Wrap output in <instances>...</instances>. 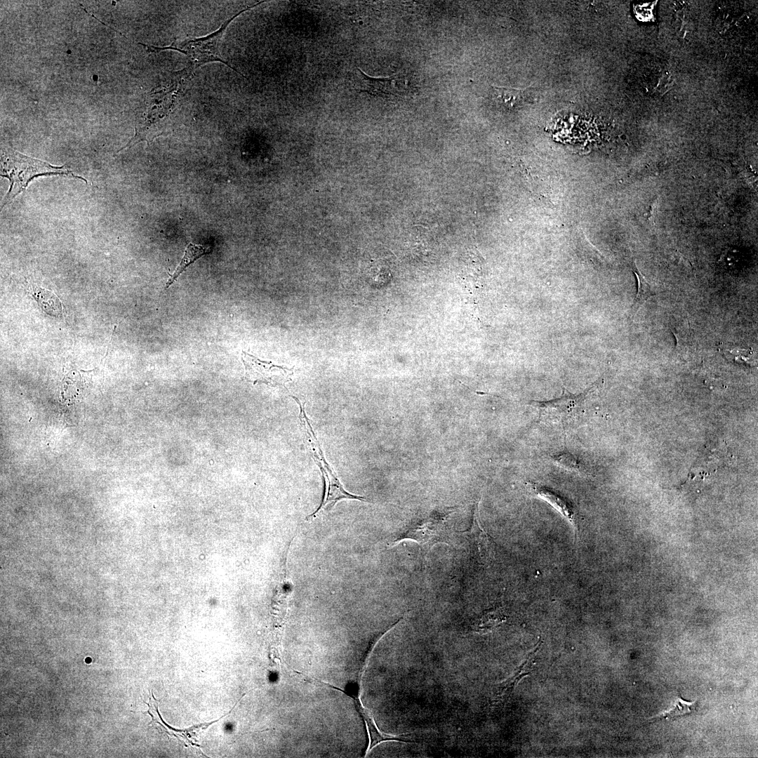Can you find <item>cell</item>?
I'll list each match as a JSON object with an SVG mask.
<instances>
[{"label":"cell","instance_id":"obj_1","mask_svg":"<svg viewBox=\"0 0 758 758\" xmlns=\"http://www.w3.org/2000/svg\"><path fill=\"white\" fill-rule=\"evenodd\" d=\"M194 70L190 66L166 72L157 85L142 95L135 109V134L118 152L142 141L149 145L166 132L172 124V115L191 88Z\"/></svg>","mask_w":758,"mask_h":758},{"label":"cell","instance_id":"obj_2","mask_svg":"<svg viewBox=\"0 0 758 758\" xmlns=\"http://www.w3.org/2000/svg\"><path fill=\"white\" fill-rule=\"evenodd\" d=\"M49 175L73 177L87 182L84 178L74 175L65 166H53L46 161L26 156L10 147L2 148L1 176L9 180L10 187L3 199L1 208L11 203L20 193L25 191L34 178Z\"/></svg>","mask_w":758,"mask_h":758},{"label":"cell","instance_id":"obj_3","mask_svg":"<svg viewBox=\"0 0 758 758\" xmlns=\"http://www.w3.org/2000/svg\"><path fill=\"white\" fill-rule=\"evenodd\" d=\"M260 1L255 4L247 8H245L237 14L233 15L231 18L226 20L221 27L215 32L208 34L206 36L194 39L192 40H186L180 42H174L171 45L164 47H157L154 46H148L146 44H140V45L145 47L149 53H154L165 50H171L178 51L185 55L191 62V66L195 69L200 66L211 62H220L232 69L235 72H239L235 68L232 67L229 63L224 60L220 53V44L222 35L225 33L227 27L230 22L240 13L246 11L258 4L262 3Z\"/></svg>","mask_w":758,"mask_h":758},{"label":"cell","instance_id":"obj_4","mask_svg":"<svg viewBox=\"0 0 758 758\" xmlns=\"http://www.w3.org/2000/svg\"><path fill=\"white\" fill-rule=\"evenodd\" d=\"M597 387L596 383L580 394H573L563 389L562 395L550 401H531L529 405L538 411L539 420L566 426L579 418L587 396Z\"/></svg>","mask_w":758,"mask_h":758},{"label":"cell","instance_id":"obj_5","mask_svg":"<svg viewBox=\"0 0 758 758\" xmlns=\"http://www.w3.org/2000/svg\"><path fill=\"white\" fill-rule=\"evenodd\" d=\"M151 696L152 698H149V703H146L148 706V710L147 713L149 714L152 717V721L149 723V725L153 726L161 733L167 735L171 738H175L177 740L182 743L185 747H192V749H194L196 752L201 754L204 756H205V754L201 752V746L199 745L198 740V738L200 734L206 729H208L211 725L216 723L220 719L230 714L239 703V700H238L229 712H227L225 715H222L218 719L209 722H204L201 724H195L185 729H178L169 726L163 720L159 711V702L154 696L153 692H152Z\"/></svg>","mask_w":758,"mask_h":758},{"label":"cell","instance_id":"obj_6","mask_svg":"<svg viewBox=\"0 0 758 758\" xmlns=\"http://www.w3.org/2000/svg\"><path fill=\"white\" fill-rule=\"evenodd\" d=\"M448 529L444 516H430L409 524L404 528L392 545L404 540H412L421 546L431 547L436 543H446Z\"/></svg>","mask_w":758,"mask_h":758},{"label":"cell","instance_id":"obj_7","mask_svg":"<svg viewBox=\"0 0 758 758\" xmlns=\"http://www.w3.org/2000/svg\"><path fill=\"white\" fill-rule=\"evenodd\" d=\"M241 359L245 367V378L253 384L285 387L291 380L293 368L261 361L244 352L241 354Z\"/></svg>","mask_w":758,"mask_h":758},{"label":"cell","instance_id":"obj_8","mask_svg":"<svg viewBox=\"0 0 758 758\" xmlns=\"http://www.w3.org/2000/svg\"><path fill=\"white\" fill-rule=\"evenodd\" d=\"M406 80L399 74L388 77H372L361 69H357L356 86L360 91L375 96H390L405 94L408 91Z\"/></svg>","mask_w":758,"mask_h":758},{"label":"cell","instance_id":"obj_9","mask_svg":"<svg viewBox=\"0 0 758 758\" xmlns=\"http://www.w3.org/2000/svg\"><path fill=\"white\" fill-rule=\"evenodd\" d=\"M527 485L532 495L547 502L569 522L576 538L578 532V517L573 505L565 498L545 486L531 481L528 482Z\"/></svg>","mask_w":758,"mask_h":758},{"label":"cell","instance_id":"obj_10","mask_svg":"<svg viewBox=\"0 0 758 758\" xmlns=\"http://www.w3.org/2000/svg\"><path fill=\"white\" fill-rule=\"evenodd\" d=\"M540 646L541 641H538L536 647L528 653L524 662L517 669L513 675L498 687L493 700L495 704L506 701L517 683L524 676L529 674L536 662L537 653L540 649Z\"/></svg>","mask_w":758,"mask_h":758},{"label":"cell","instance_id":"obj_11","mask_svg":"<svg viewBox=\"0 0 758 758\" xmlns=\"http://www.w3.org/2000/svg\"><path fill=\"white\" fill-rule=\"evenodd\" d=\"M528 90L492 86L491 94L493 100L499 107L507 110H517L526 103L528 98Z\"/></svg>","mask_w":758,"mask_h":758},{"label":"cell","instance_id":"obj_12","mask_svg":"<svg viewBox=\"0 0 758 758\" xmlns=\"http://www.w3.org/2000/svg\"><path fill=\"white\" fill-rule=\"evenodd\" d=\"M28 288L29 292L43 311L52 317H60L62 315V303L54 293L34 284H29Z\"/></svg>","mask_w":758,"mask_h":758},{"label":"cell","instance_id":"obj_13","mask_svg":"<svg viewBox=\"0 0 758 758\" xmlns=\"http://www.w3.org/2000/svg\"><path fill=\"white\" fill-rule=\"evenodd\" d=\"M210 252L211 249L208 247L192 243L189 244L185 251V254L180 264L178 265L174 272L170 275V277L166 284V288H168L172 285L190 265Z\"/></svg>","mask_w":758,"mask_h":758},{"label":"cell","instance_id":"obj_14","mask_svg":"<svg viewBox=\"0 0 758 758\" xmlns=\"http://www.w3.org/2000/svg\"><path fill=\"white\" fill-rule=\"evenodd\" d=\"M632 271L637 280V293L631 306L630 312L631 314H634L646 300L656 295V291L641 273L635 262Z\"/></svg>","mask_w":758,"mask_h":758},{"label":"cell","instance_id":"obj_15","mask_svg":"<svg viewBox=\"0 0 758 758\" xmlns=\"http://www.w3.org/2000/svg\"><path fill=\"white\" fill-rule=\"evenodd\" d=\"M552 461L559 467L581 476H587V465L576 456L569 452H561L551 456Z\"/></svg>","mask_w":758,"mask_h":758},{"label":"cell","instance_id":"obj_16","mask_svg":"<svg viewBox=\"0 0 758 758\" xmlns=\"http://www.w3.org/2000/svg\"><path fill=\"white\" fill-rule=\"evenodd\" d=\"M505 618V616L499 609L489 611L484 613L476 621L474 627L479 632L489 631L502 623Z\"/></svg>","mask_w":758,"mask_h":758},{"label":"cell","instance_id":"obj_17","mask_svg":"<svg viewBox=\"0 0 758 758\" xmlns=\"http://www.w3.org/2000/svg\"><path fill=\"white\" fill-rule=\"evenodd\" d=\"M697 707V700L693 702L684 701L681 697L678 698L674 706L664 712L651 717V719H674L677 717L690 714Z\"/></svg>","mask_w":758,"mask_h":758},{"label":"cell","instance_id":"obj_18","mask_svg":"<svg viewBox=\"0 0 758 758\" xmlns=\"http://www.w3.org/2000/svg\"><path fill=\"white\" fill-rule=\"evenodd\" d=\"M688 326H680L672 331L676 340V348L677 350L682 348H693V338L691 330L688 329Z\"/></svg>","mask_w":758,"mask_h":758},{"label":"cell","instance_id":"obj_19","mask_svg":"<svg viewBox=\"0 0 758 758\" xmlns=\"http://www.w3.org/2000/svg\"><path fill=\"white\" fill-rule=\"evenodd\" d=\"M671 77L665 75L658 84L659 91H667L672 84Z\"/></svg>","mask_w":758,"mask_h":758}]
</instances>
